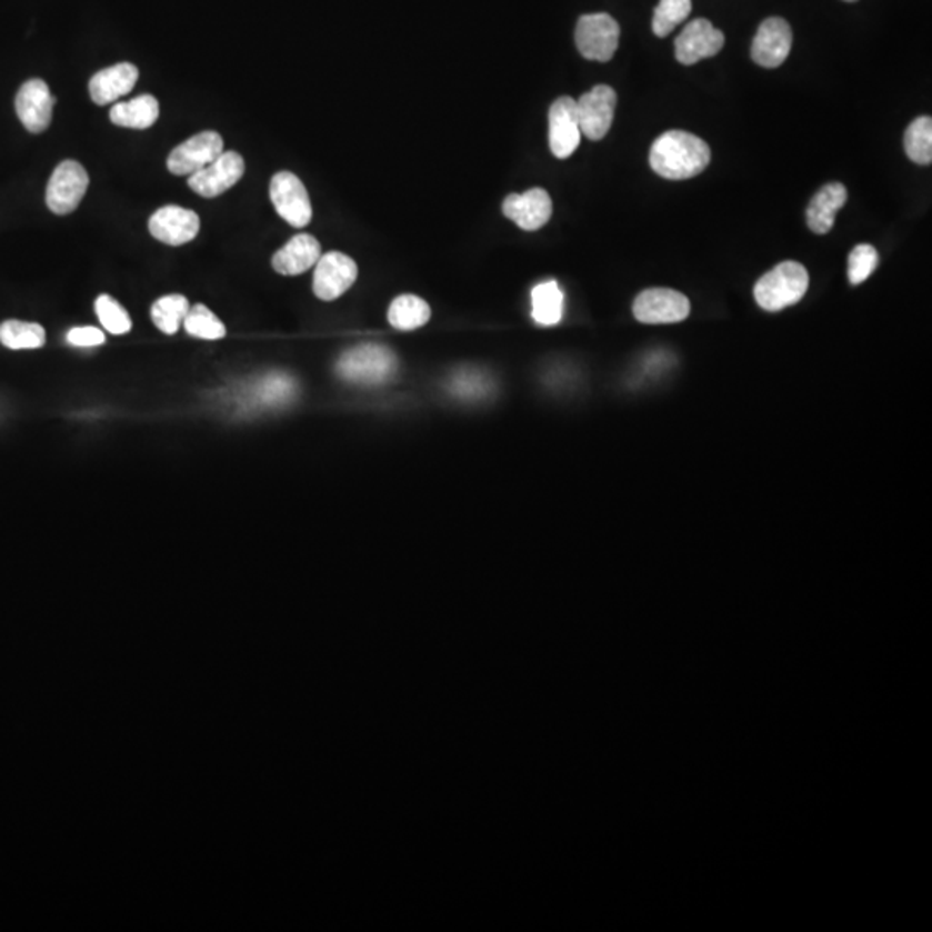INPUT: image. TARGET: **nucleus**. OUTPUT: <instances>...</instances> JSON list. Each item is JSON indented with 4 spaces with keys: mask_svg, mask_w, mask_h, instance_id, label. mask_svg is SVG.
I'll return each mask as SVG.
<instances>
[{
    "mask_svg": "<svg viewBox=\"0 0 932 932\" xmlns=\"http://www.w3.org/2000/svg\"><path fill=\"white\" fill-rule=\"evenodd\" d=\"M617 92L612 87L598 86L589 90L577 101V117L582 136L591 140H601L612 128L615 117Z\"/></svg>",
    "mask_w": 932,
    "mask_h": 932,
    "instance_id": "obj_10",
    "label": "nucleus"
},
{
    "mask_svg": "<svg viewBox=\"0 0 932 932\" xmlns=\"http://www.w3.org/2000/svg\"><path fill=\"white\" fill-rule=\"evenodd\" d=\"M89 173L73 159L62 161L47 183L46 202L52 213L64 217L73 213L89 189Z\"/></svg>",
    "mask_w": 932,
    "mask_h": 932,
    "instance_id": "obj_5",
    "label": "nucleus"
},
{
    "mask_svg": "<svg viewBox=\"0 0 932 932\" xmlns=\"http://www.w3.org/2000/svg\"><path fill=\"white\" fill-rule=\"evenodd\" d=\"M793 46V31L788 21L782 18H769L760 24L753 46L751 58L762 68H779L788 59Z\"/></svg>",
    "mask_w": 932,
    "mask_h": 932,
    "instance_id": "obj_15",
    "label": "nucleus"
},
{
    "mask_svg": "<svg viewBox=\"0 0 932 932\" xmlns=\"http://www.w3.org/2000/svg\"><path fill=\"white\" fill-rule=\"evenodd\" d=\"M139 80V70L132 62H120L114 67L98 71L90 78V99L98 106L111 104L127 93L132 92Z\"/></svg>",
    "mask_w": 932,
    "mask_h": 932,
    "instance_id": "obj_19",
    "label": "nucleus"
},
{
    "mask_svg": "<svg viewBox=\"0 0 932 932\" xmlns=\"http://www.w3.org/2000/svg\"><path fill=\"white\" fill-rule=\"evenodd\" d=\"M532 318L542 327L558 325L563 318V292L554 280L532 289Z\"/></svg>",
    "mask_w": 932,
    "mask_h": 932,
    "instance_id": "obj_23",
    "label": "nucleus"
},
{
    "mask_svg": "<svg viewBox=\"0 0 932 932\" xmlns=\"http://www.w3.org/2000/svg\"><path fill=\"white\" fill-rule=\"evenodd\" d=\"M321 245L310 233H298L271 258V267L280 275L307 273L320 260Z\"/></svg>",
    "mask_w": 932,
    "mask_h": 932,
    "instance_id": "obj_18",
    "label": "nucleus"
},
{
    "mask_svg": "<svg viewBox=\"0 0 932 932\" xmlns=\"http://www.w3.org/2000/svg\"><path fill=\"white\" fill-rule=\"evenodd\" d=\"M635 320L647 325L679 323L691 313V302L681 292L672 289H648L634 301Z\"/></svg>",
    "mask_w": 932,
    "mask_h": 932,
    "instance_id": "obj_8",
    "label": "nucleus"
},
{
    "mask_svg": "<svg viewBox=\"0 0 932 932\" xmlns=\"http://www.w3.org/2000/svg\"><path fill=\"white\" fill-rule=\"evenodd\" d=\"M270 199L280 218L294 229H304L310 224L313 218L310 194L301 179L291 171H280L271 179Z\"/></svg>",
    "mask_w": 932,
    "mask_h": 932,
    "instance_id": "obj_6",
    "label": "nucleus"
},
{
    "mask_svg": "<svg viewBox=\"0 0 932 932\" xmlns=\"http://www.w3.org/2000/svg\"><path fill=\"white\" fill-rule=\"evenodd\" d=\"M395 354L382 344H361L349 349L337 361V373L348 382L380 385L395 372Z\"/></svg>",
    "mask_w": 932,
    "mask_h": 932,
    "instance_id": "obj_3",
    "label": "nucleus"
},
{
    "mask_svg": "<svg viewBox=\"0 0 932 932\" xmlns=\"http://www.w3.org/2000/svg\"><path fill=\"white\" fill-rule=\"evenodd\" d=\"M67 341L74 348H96L104 344L106 335L96 327H74L67 333Z\"/></svg>",
    "mask_w": 932,
    "mask_h": 932,
    "instance_id": "obj_32",
    "label": "nucleus"
},
{
    "mask_svg": "<svg viewBox=\"0 0 932 932\" xmlns=\"http://www.w3.org/2000/svg\"><path fill=\"white\" fill-rule=\"evenodd\" d=\"M96 313L101 325L112 335H124L132 330V320L128 317V311L111 295H99L96 301Z\"/></svg>",
    "mask_w": 932,
    "mask_h": 932,
    "instance_id": "obj_30",
    "label": "nucleus"
},
{
    "mask_svg": "<svg viewBox=\"0 0 932 932\" xmlns=\"http://www.w3.org/2000/svg\"><path fill=\"white\" fill-rule=\"evenodd\" d=\"M809 271L796 261H784L762 277L754 285V299L765 311L784 310L803 299L809 289Z\"/></svg>",
    "mask_w": 932,
    "mask_h": 932,
    "instance_id": "obj_2",
    "label": "nucleus"
},
{
    "mask_svg": "<svg viewBox=\"0 0 932 932\" xmlns=\"http://www.w3.org/2000/svg\"><path fill=\"white\" fill-rule=\"evenodd\" d=\"M503 214L525 232H535L551 220L553 201L544 189L535 187L523 194L508 196L503 201Z\"/></svg>",
    "mask_w": 932,
    "mask_h": 932,
    "instance_id": "obj_16",
    "label": "nucleus"
},
{
    "mask_svg": "<svg viewBox=\"0 0 932 932\" xmlns=\"http://www.w3.org/2000/svg\"><path fill=\"white\" fill-rule=\"evenodd\" d=\"M619 23L607 12L582 16L577 23V49L591 61H610L619 49Z\"/></svg>",
    "mask_w": 932,
    "mask_h": 932,
    "instance_id": "obj_4",
    "label": "nucleus"
},
{
    "mask_svg": "<svg viewBox=\"0 0 932 932\" xmlns=\"http://www.w3.org/2000/svg\"><path fill=\"white\" fill-rule=\"evenodd\" d=\"M112 123L118 127L146 130L151 128L159 118V102L154 96L143 93L128 102H118L109 112Z\"/></svg>",
    "mask_w": 932,
    "mask_h": 932,
    "instance_id": "obj_21",
    "label": "nucleus"
},
{
    "mask_svg": "<svg viewBox=\"0 0 932 932\" xmlns=\"http://www.w3.org/2000/svg\"><path fill=\"white\" fill-rule=\"evenodd\" d=\"M430 314L432 311H430L429 302L418 295L404 294L392 301L388 318L394 329L410 332L425 325L430 320Z\"/></svg>",
    "mask_w": 932,
    "mask_h": 932,
    "instance_id": "obj_22",
    "label": "nucleus"
},
{
    "mask_svg": "<svg viewBox=\"0 0 932 932\" xmlns=\"http://www.w3.org/2000/svg\"><path fill=\"white\" fill-rule=\"evenodd\" d=\"M906 156L913 163H932V120L921 117L912 121L905 132Z\"/></svg>",
    "mask_w": 932,
    "mask_h": 932,
    "instance_id": "obj_28",
    "label": "nucleus"
},
{
    "mask_svg": "<svg viewBox=\"0 0 932 932\" xmlns=\"http://www.w3.org/2000/svg\"><path fill=\"white\" fill-rule=\"evenodd\" d=\"M691 11H693L691 0H660L653 14L654 36L660 39L669 37L679 24L688 20Z\"/></svg>",
    "mask_w": 932,
    "mask_h": 932,
    "instance_id": "obj_29",
    "label": "nucleus"
},
{
    "mask_svg": "<svg viewBox=\"0 0 932 932\" xmlns=\"http://www.w3.org/2000/svg\"><path fill=\"white\" fill-rule=\"evenodd\" d=\"M846 2H856V0H846Z\"/></svg>",
    "mask_w": 932,
    "mask_h": 932,
    "instance_id": "obj_33",
    "label": "nucleus"
},
{
    "mask_svg": "<svg viewBox=\"0 0 932 932\" xmlns=\"http://www.w3.org/2000/svg\"><path fill=\"white\" fill-rule=\"evenodd\" d=\"M56 98L40 78H31L16 96V112L30 133L46 132L52 121Z\"/></svg>",
    "mask_w": 932,
    "mask_h": 932,
    "instance_id": "obj_12",
    "label": "nucleus"
},
{
    "mask_svg": "<svg viewBox=\"0 0 932 932\" xmlns=\"http://www.w3.org/2000/svg\"><path fill=\"white\" fill-rule=\"evenodd\" d=\"M724 43V33L716 30L712 21L698 18L685 24L681 36L675 39V58L684 67H693L701 59L719 54Z\"/></svg>",
    "mask_w": 932,
    "mask_h": 932,
    "instance_id": "obj_11",
    "label": "nucleus"
},
{
    "mask_svg": "<svg viewBox=\"0 0 932 932\" xmlns=\"http://www.w3.org/2000/svg\"><path fill=\"white\" fill-rule=\"evenodd\" d=\"M201 230V220L192 209L180 206H164L149 220V232L167 245L189 244Z\"/></svg>",
    "mask_w": 932,
    "mask_h": 932,
    "instance_id": "obj_14",
    "label": "nucleus"
},
{
    "mask_svg": "<svg viewBox=\"0 0 932 932\" xmlns=\"http://www.w3.org/2000/svg\"><path fill=\"white\" fill-rule=\"evenodd\" d=\"M581 124L577 117V101L565 96L550 109V148L558 159H567L581 143Z\"/></svg>",
    "mask_w": 932,
    "mask_h": 932,
    "instance_id": "obj_17",
    "label": "nucleus"
},
{
    "mask_svg": "<svg viewBox=\"0 0 932 932\" xmlns=\"http://www.w3.org/2000/svg\"><path fill=\"white\" fill-rule=\"evenodd\" d=\"M357 279V261L344 252H327L314 264V295L321 301H335L351 289Z\"/></svg>",
    "mask_w": 932,
    "mask_h": 932,
    "instance_id": "obj_7",
    "label": "nucleus"
},
{
    "mask_svg": "<svg viewBox=\"0 0 932 932\" xmlns=\"http://www.w3.org/2000/svg\"><path fill=\"white\" fill-rule=\"evenodd\" d=\"M189 299L182 294H170L164 298H159L152 304L151 318L154 325L167 335H173L179 332L180 327L183 325L187 313H189Z\"/></svg>",
    "mask_w": 932,
    "mask_h": 932,
    "instance_id": "obj_24",
    "label": "nucleus"
},
{
    "mask_svg": "<svg viewBox=\"0 0 932 932\" xmlns=\"http://www.w3.org/2000/svg\"><path fill=\"white\" fill-rule=\"evenodd\" d=\"M244 158L235 151L221 152L213 163L189 177V187L201 198L213 199L232 189L244 177Z\"/></svg>",
    "mask_w": 932,
    "mask_h": 932,
    "instance_id": "obj_9",
    "label": "nucleus"
},
{
    "mask_svg": "<svg viewBox=\"0 0 932 932\" xmlns=\"http://www.w3.org/2000/svg\"><path fill=\"white\" fill-rule=\"evenodd\" d=\"M846 187L843 183H828L816 192L806 209V223L812 232L824 235L834 227L835 214L846 204Z\"/></svg>",
    "mask_w": 932,
    "mask_h": 932,
    "instance_id": "obj_20",
    "label": "nucleus"
},
{
    "mask_svg": "<svg viewBox=\"0 0 932 932\" xmlns=\"http://www.w3.org/2000/svg\"><path fill=\"white\" fill-rule=\"evenodd\" d=\"M709 143L684 130H670L654 140L650 164L654 173L669 180H688L709 167Z\"/></svg>",
    "mask_w": 932,
    "mask_h": 932,
    "instance_id": "obj_1",
    "label": "nucleus"
},
{
    "mask_svg": "<svg viewBox=\"0 0 932 932\" xmlns=\"http://www.w3.org/2000/svg\"><path fill=\"white\" fill-rule=\"evenodd\" d=\"M223 152V139L218 132H201L180 143L168 156V170L177 177L196 173L213 163Z\"/></svg>",
    "mask_w": 932,
    "mask_h": 932,
    "instance_id": "obj_13",
    "label": "nucleus"
},
{
    "mask_svg": "<svg viewBox=\"0 0 932 932\" xmlns=\"http://www.w3.org/2000/svg\"><path fill=\"white\" fill-rule=\"evenodd\" d=\"M879 264V254L872 245L860 244L851 251L848 260V279L853 285H860L874 273Z\"/></svg>",
    "mask_w": 932,
    "mask_h": 932,
    "instance_id": "obj_31",
    "label": "nucleus"
},
{
    "mask_svg": "<svg viewBox=\"0 0 932 932\" xmlns=\"http://www.w3.org/2000/svg\"><path fill=\"white\" fill-rule=\"evenodd\" d=\"M295 394V382L287 373H270L255 383L252 399L263 407H277L287 403Z\"/></svg>",
    "mask_w": 932,
    "mask_h": 932,
    "instance_id": "obj_26",
    "label": "nucleus"
},
{
    "mask_svg": "<svg viewBox=\"0 0 932 932\" xmlns=\"http://www.w3.org/2000/svg\"><path fill=\"white\" fill-rule=\"evenodd\" d=\"M183 329L187 330L189 335L196 337V339H204V341H220L227 335L223 321L204 304H196L194 308H190L186 320H183Z\"/></svg>",
    "mask_w": 932,
    "mask_h": 932,
    "instance_id": "obj_27",
    "label": "nucleus"
},
{
    "mask_svg": "<svg viewBox=\"0 0 932 932\" xmlns=\"http://www.w3.org/2000/svg\"><path fill=\"white\" fill-rule=\"evenodd\" d=\"M0 342L14 351L39 349L46 344V330L39 323L20 320L4 321L0 325Z\"/></svg>",
    "mask_w": 932,
    "mask_h": 932,
    "instance_id": "obj_25",
    "label": "nucleus"
}]
</instances>
